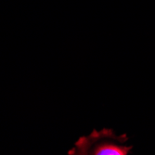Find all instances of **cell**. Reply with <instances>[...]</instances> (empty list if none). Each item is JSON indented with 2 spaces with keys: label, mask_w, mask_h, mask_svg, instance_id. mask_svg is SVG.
I'll use <instances>...</instances> for the list:
<instances>
[{
  "label": "cell",
  "mask_w": 155,
  "mask_h": 155,
  "mask_svg": "<svg viewBox=\"0 0 155 155\" xmlns=\"http://www.w3.org/2000/svg\"><path fill=\"white\" fill-rule=\"evenodd\" d=\"M126 135L117 136L112 129L93 130L89 135L83 136L68 151L69 155H127L132 146L125 143Z\"/></svg>",
  "instance_id": "obj_1"
}]
</instances>
